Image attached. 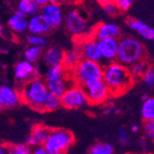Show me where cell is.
Masks as SVG:
<instances>
[{
    "label": "cell",
    "instance_id": "cell-1",
    "mask_svg": "<svg viewBox=\"0 0 154 154\" xmlns=\"http://www.w3.org/2000/svg\"><path fill=\"white\" fill-rule=\"evenodd\" d=\"M103 80L107 85L111 96L123 95L135 83V79L131 76L128 67L117 61H112L103 66Z\"/></svg>",
    "mask_w": 154,
    "mask_h": 154
},
{
    "label": "cell",
    "instance_id": "cell-2",
    "mask_svg": "<svg viewBox=\"0 0 154 154\" xmlns=\"http://www.w3.org/2000/svg\"><path fill=\"white\" fill-rule=\"evenodd\" d=\"M17 90L20 92L21 103L36 111L44 112V103L49 92L44 79H32L18 87Z\"/></svg>",
    "mask_w": 154,
    "mask_h": 154
},
{
    "label": "cell",
    "instance_id": "cell-3",
    "mask_svg": "<svg viewBox=\"0 0 154 154\" xmlns=\"http://www.w3.org/2000/svg\"><path fill=\"white\" fill-rule=\"evenodd\" d=\"M48 91L60 97L69 87L75 84L71 71L63 65L48 66L45 79Z\"/></svg>",
    "mask_w": 154,
    "mask_h": 154
},
{
    "label": "cell",
    "instance_id": "cell-4",
    "mask_svg": "<svg viewBox=\"0 0 154 154\" xmlns=\"http://www.w3.org/2000/svg\"><path fill=\"white\" fill-rule=\"evenodd\" d=\"M146 50L138 40L133 37H123L118 41L116 61L129 66L133 63L145 59Z\"/></svg>",
    "mask_w": 154,
    "mask_h": 154
},
{
    "label": "cell",
    "instance_id": "cell-5",
    "mask_svg": "<svg viewBox=\"0 0 154 154\" xmlns=\"http://www.w3.org/2000/svg\"><path fill=\"white\" fill-rule=\"evenodd\" d=\"M103 66L99 62L81 58L71 70V76L75 84L84 87L95 80L103 79Z\"/></svg>",
    "mask_w": 154,
    "mask_h": 154
},
{
    "label": "cell",
    "instance_id": "cell-6",
    "mask_svg": "<svg viewBox=\"0 0 154 154\" xmlns=\"http://www.w3.org/2000/svg\"><path fill=\"white\" fill-rule=\"evenodd\" d=\"M75 142L72 132L64 128L51 129L44 146L48 154H63L68 151Z\"/></svg>",
    "mask_w": 154,
    "mask_h": 154
},
{
    "label": "cell",
    "instance_id": "cell-7",
    "mask_svg": "<svg viewBox=\"0 0 154 154\" xmlns=\"http://www.w3.org/2000/svg\"><path fill=\"white\" fill-rule=\"evenodd\" d=\"M63 23L67 32L74 37H83L89 35L88 23L77 9L68 10L64 15Z\"/></svg>",
    "mask_w": 154,
    "mask_h": 154
},
{
    "label": "cell",
    "instance_id": "cell-8",
    "mask_svg": "<svg viewBox=\"0 0 154 154\" xmlns=\"http://www.w3.org/2000/svg\"><path fill=\"white\" fill-rule=\"evenodd\" d=\"M61 106L66 109H79L88 104V99L84 88L73 84L60 96Z\"/></svg>",
    "mask_w": 154,
    "mask_h": 154
},
{
    "label": "cell",
    "instance_id": "cell-9",
    "mask_svg": "<svg viewBox=\"0 0 154 154\" xmlns=\"http://www.w3.org/2000/svg\"><path fill=\"white\" fill-rule=\"evenodd\" d=\"M83 88L86 92L88 103L91 105L102 104L111 97V92L103 79L91 82Z\"/></svg>",
    "mask_w": 154,
    "mask_h": 154
},
{
    "label": "cell",
    "instance_id": "cell-10",
    "mask_svg": "<svg viewBox=\"0 0 154 154\" xmlns=\"http://www.w3.org/2000/svg\"><path fill=\"white\" fill-rule=\"evenodd\" d=\"M13 73L14 78L18 82V87L23 85L24 83L32 79L40 78L39 69L35 66V65L25 59L16 63V65L14 66Z\"/></svg>",
    "mask_w": 154,
    "mask_h": 154
},
{
    "label": "cell",
    "instance_id": "cell-11",
    "mask_svg": "<svg viewBox=\"0 0 154 154\" xmlns=\"http://www.w3.org/2000/svg\"><path fill=\"white\" fill-rule=\"evenodd\" d=\"M40 13L48 21L52 28H58L63 24L64 13L61 5L50 1L49 3L42 6Z\"/></svg>",
    "mask_w": 154,
    "mask_h": 154
},
{
    "label": "cell",
    "instance_id": "cell-12",
    "mask_svg": "<svg viewBox=\"0 0 154 154\" xmlns=\"http://www.w3.org/2000/svg\"><path fill=\"white\" fill-rule=\"evenodd\" d=\"M21 103L20 95L17 88L0 85V110L16 108Z\"/></svg>",
    "mask_w": 154,
    "mask_h": 154
},
{
    "label": "cell",
    "instance_id": "cell-13",
    "mask_svg": "<svg viewBox=\"0 0 154 154\" xmlns=\"http://www.w3.org/2000/svg\"><path fill=\"white\" fill-rule=\"evenodd\" d=\"M79 45L82 58L101 63L103 59L98 48V41L95 38L91 35H87L79 44Z\"/></svg>",
    "mask_w": 154,
    "mask_h": 154
},
{
    "label": "cell",
    "instance_id": "cell-14",
    "mask_svg": "<svg viewBox=\"0 0 154 154\" xmlns=\"http://www.w3.org/2000/svg\"><path fill=\"white\" fill-rule=\"evenodd\" d=\"M121 34L120 27L113 22H102L97 24L91 32V35L97 41L106 38L118 39Z\"/></svg>",
    "mask_w": 154,
    "mask_h": 154
},
{
    "label": "cell",
    "instance_id": "cell-15",
    "mask_svg": "<svg viewBox=\"0 0 154 154\" xmlns=\"http://www.w3.org/2000/svg\"><path fill=\"white\" fill-rule=\"evenodd\" d=\"M98 48L102 57L108 62L116 60V54L118 50V39L106 38L98 41Z\"/></svg>",
    "mask_w": 154,
    "mask_h": 154
},
{
    "label": "cell",
    "instance_id": "cell-16",
    "mask_svg": "<svg viewBox=\"0 0 154 154\" xmlns=\"http://www.w3.org/2000/svg\"><path fill=\"white\" fill-rule=\"evenodd\" d=\"M52 29L53 28L51 27V25L40 12L35 14V15L31 16V18L28 20L27 31L30 33L45 35L49 33Z\"/></svg>",
    "mask_w": 154,
    "mask_h": 154
},
{
    "label": "cell",
    "instance_id": "cell-17",
    "mask_svg": "<svg viewBox=\"0 0 154 154\" xmlns=\"http://www.w3.org/2000/svg\"><path fill=\"white\" fill-rule=\"evenodd\" d=\"M51 128L43 125H36L32 128L31 135L26 138V143L32 148L36 145L44 144L47 139Z\"/></svg>",
    "mask_w": 154,
    "mask_h": 154
},
{
    "label": "cell",
    "instance_id": "cell-18",
    "mask_svg": "<svg viewBox=\"0 0 154 154\" xmlns=\"http://www.w3.org/2000/svg\"><path fill=\"white\" fill-rule=\"evenodd\" d=\"M128 25L144 39L149 41L154 40V29L143 20L137 19H128Z\"/></svg>",
    "mask_w": 154,
    "mask_h": 154
},
{
    "label": "cell",
    "instance_id": "cell-19",
    "mask_svg": "<svg viewBox=\"0 0 154 154\" xmlns=\"http://www.w3.org/2000/svg\"><path fill=\"white\" fill-rule=\"evenodd\" d=\"M28 17L24 13L16 10L13 15L10 16V18L8 20V25L16 33H22L27 31L28 28Z\"/></svg>",
    "mask_w": 154,
    "mask_h": 154
},
{
    "label": "cell",
    "instance_id": "cell-20",
    "mask_svg": "<svg viewBox=\"0 0 154 154\" xmlns=\"http://www.w3.org/2000/svg\"><path fill=\"white\" fill-rule=\"evenodd\" d=\"M64 54L65 52L58 48V47H49L45 51L43 52L42 57H43L44 62L48 66H57V65H63L64 60Z\"/></svg>",
    "mask_w": 154,
    "mask_h": 154
},
{
    "label": "cell",
    "instance_id": "cell-21",
    "mask_svg": "<svg viewBox=\"0 0 154 154\" xmlns=\"http://www.w3.org/2000/svg\"><path fill=\"white\" fill-rule=\"evenodd\" d=\"M81 53L79 49V45H75L71 50H69L64 54V60H63V66L71 71L72 69L77 66V64L81 59Z\"/></svg>",
    "mask_w": 154,
    "mask_h": 154
},
{
    "label": "cell",
    "instance_id": "cell-22",
    "mask_svg": "<svg viewBox=\"0 0 154 154\" xmlns=\"http://www.w3.org/2000/svg\"><path fill=\"white\" fill-rule=\"evenodd\" d=\"M41 6L36 2V0H19L17 4V10L24 13L27 17L39 13Z\"/></svg>",
    "mask_w": 154,
    "mask_h": 154
},
{
    "label": "cell",
    "instance_id": "cell-23",
    "mask_svg": "<svg viewBox=\"0 0 154 154\" xmlns=\"http://www.w3.org/2000/svg\"><path fill=\"white\" fill-rule=\"evenodd\" d=\"M44 48L40 46H34V45H29L23 53V57L25 60L29 61L31 63H37L43 54Z\"/></svg>",
    "mask_w": 154,
    "mask_h": 154
},
{
    "label": "cell",
    "instance_id": "cell-24",
    "mask_svg": "<svg viewBox=\"0 0 154 154\" xmlns=\"http://www.w3.org/2000/svg\"><path fill=\"white\" fill-rule=\"evenodd\" d=\"M128 67V70L131 76L134 79H140L142 75L145 73V71L147 70V68L149 67V63L147 59L145 58V59H141V60H138L133 63Z\"/></svg>",
    "mask_w": 154,
    "mask_h": 154
},
{
    "label": "cell",
    "instance_id": "cell-25",
    "mask_svg": "<svg viewBox=\"0 0 154 154\" xmlns=\"http://www.w3.org/2000/svg\"><path fill=\"white\" fill-rule=\"evenodd\" d=\"M141 116L144 121L154 119V97H148L141 106Z\"/></svg>",
    "mask_w": 154,
    "mask_h": 154
},
{
    "label": "cell",
    "instance_id": "cell-26",
    "mask_svg": "<svg viewBox=\"0 0 154 154\" xmlns=\"http://www.w3.org/2000/svg\"><path fill=\"white\" fill-rule=\"evenodd\" d=\"M61 106L60 97L48 92L44 103V112H53Z\"/></svg>",
    "mask_w": 154,
    "mask_h": 154
},
{
    "label": "cell",
    "instance_id": "cell-27",
    "mask_svg": "<svg viewBox=\"0 0 154 154\" xmlns=\"http://www.w3.org/2000/svg\"><path fill=\"white\" fill-rule=\"evenodd\" d=\"M26 43L29 45L40 46L44 48L49 45V41L46 37H45V35L30 33L26 36Z\"/></svg>",
    "mask_w": 154,
    "mask_h": 154
},
{
    "label": "cell",
    "instance_id": "cell-28",
    "mask_svg": "<svg viewBox=\"0 0 154 154\" xmlns=\"http://www.w3.org/2000/svg\"><path fill=\"white\" fill-rule=\"evenodd\" d=\"M115 149L109 143L106 142H97L90 149L91 154H112L114 153Z\"/></svg>",
    "mask_w": 154,
    "mask_h": 154
},
{
    "label": "cell",
    "instance_id": "cell-29",
    "mask_svg": "<svg viewBox=\"0 0 154 154\" xmlns=\"http://www.w3.org/2000/svg\"><path fill=\"white\" fill-rule=\"evenodd\" d=\"M8 153L10 154H31L32 153V147L25 143H19V144H12L7 147Z\"/></svg>",
    "mask_w": 154,
    "mask_h": 154
},
{
    "label": "cell",
    "instance_id": "cell-30",
    "mask_svg": "<svg viewBox=\"0 0 154 154\" xmlns=\"http://www.w3.org/2000/svg\"><path fill=\"white\" fill-rule=\"evenodd\" d=\"M143 132L147 138L154 141V119L144 121Z\"/></svg>",
    "mask_w": 154,
    "mask_h": 154
},
{
    "label": "cell",
    "instance_id": "cell-31",
    "mask_svg": "<svg viewBox=\"0 0 154 154\" xmlns=\"http://www.w3.org/2000/svg\"><path fill=\"white\" fill-rule=\"evenodd\" d=\"M141 78L146 86L154 87V67L149 66Z\"/></svg>",
    "mask_w": 154,
    "mask_h": 154
},
{
    "label": "cell",
    "instance_id": "cell-32",
    "mask_svg": "<svg viewBox=\"0 0 154 154\" xmlns=\"http://www.w3.org/2000/svg\"><path fill=\"white\" fill-rule=\"evenodd\" d=\"M103 8L107 15L112 16V17H116L121 13V11L119 10L118 7L116 5L115 2H111V3H107V4L103 5Z\"/></svg>",
    "mask_w": 154,
    "mask_h": 154
},
{
    "label": "cell",
    "instance_id": "cell-33",
    "mask_svg": "<svg viewBox=\"0 0 154 154\" xmlns=\"http://www.w3.org/2000/svg\"><path fill=\"white\" fill-rule=\"evenodd\" d=\"M117 137H118V141L122 145H128L129 143V139H130L129 133H128V131L127 129H125V128H123V127L118 128Z\"/></svg>",
    "mask_w": 154,
    "mask_h": 154
},
{
    "label": "cell",
    "instance_id": "cell-34",
    "mask_svg": "<svg viewBox=\"0 0 154 154\" xmlns=\"http://www.w3.org/2000/svg\"><path fill=\"white\" fill-rule=\"evenodd\" d=\"M121 12H127L132 6L134 0H114Z\"/></svg>",
    "mask_w": 154,
    "mask_h": 154
},
{
    "label": "cell",
    "instance_id": "cell-35",
    "mask_svg": "<svg viewBox=\"0 0 154 154\" xmlns=\"http://www.w3.org/2000/svg\"><path fill=\"white\" fill-rule=\"evenodd\" d=\"M32 153H34V154H48L44 144L36 145V146L32 147Z\"/></svg>",
    "mask_w": 154,
    "mask_h": 154
},
{
    "label": "cell",
    "instance_id": "cell-36",
    "mask_svg": "<svg viewBox=\"0 0 154 154\" xmlns=\"http://www.w3.org/2000/svg\"><path fill=\"white\" fill-rule=\"evenodd\" d=\"M52 2H54L59 5H65V4H68V3H73L76 0H51Z\"/></svg>",
    "mask_w": 154,
    "mask_h": 154
},
{
    "label": "cell",
    "instance_id": "cell-37",
    "mask_svg": "<svg viewBox=\"0 0 154 154\" xmlns=\"http://www.w3.org/2000/svg\"><path fill=\"white\" fill-rule=\"evenodd\" d=\"M114 108H115L114 104H112V106L110 105V106L105 107V108L103 109V115H105V116L110 115V114L112 113V111H113V109H114Z\"/></svg>",
    "mask_w": 154,
    "mask_h": 154
},
{
    "label": "cell",
    "instance_id": "cell-38",
    "mask_svg": "<svg viewBox=\"0 0 154 154\" xmlns=\"http://www.w3.org/2000/svg\"><path fill=\"white\" fill-rule=\"evenodd\" d=\"M96 1L99 3L100 5H104V4H107V3H111V2H114V0H96Z\"/></svg>",
    "mask_w": 154,
    "mask_h": 154
},
{
    "label": "cell",
    "instance_id": "cell-39",
    "mask_svg": "<svg viewBox=\"0 0 154 154\" xmlns=\"http://www.w3.org/2000/svg\"><path fill=\"white\" fill-rule=\"evenodd\" d=\"M51 1V0H36V2L42 7V6H44V5H45V4H47V3H49Z\"/></svg>",
    "mask_w": 154,
    "mask_h": 154
},
{
    "label": "cell",
    "instance_id": "cell-40",
    "mask_svg": "<svg viewBox=\"0 0 154 154\" xmlns=\"http://www.w3.org/2000/svg\"><path fill=\"white\" fill-rule=\"evenodd\" d=\"M131 130L134 133H137L139 131V127H138L137 125H133L132 127H131Z\"/></svg>",
    "mask_w": 154,
    "mask_h": 154
},
{
    "label": "cell",
    "instance_id": "cell-41",
    "mask_svg": "<svg viewBox=\"0 0 154 154\" xmlns=\"http://www.w3.org/2000/svg\"><path fill=\"white\" fill-rule=\"evenodd\" d=\"M5 153H8L7 147H5L3 145H0V154H5Z\"/></svg>",
    "mask_w": 154,
    "mask_h": 154
},
{
    "label": "cell",
    "instance_id": "cell-42",
    "mask_svg": "<svg viewBox=\"0 0 154 154\" xmlns=\"http://www.w3.org/2000/svg\"><path fill=\"white\" fill-rule=\"evenodd\" d=\"M3 30H4V28H3V25L0 23V37L3 36Z\"/></svg>",
    "mask_w": 154,
    "mask_h": 154
},
{
    "label": "cell",
    "instance_id": "cell-43",
    "mask_svg": "<svg viewBox=\"0 0 154 154\" xmlns=\"http://www.w3.org/2000/svg\"><path fill=\"white\" fill-rule=\"evenodd\" d=\"M148 97H149V96H148L147 94H143V95H141V100H142V101H145Z\"/></svg>",
    "mask_w": 154,
    "mask_h": 154
},
{
    "label": "cell",
    "instance_id": "cell-44",
    "mask_svg": "<svg viewBox=\"0 0 154 154\" xmlns=\"http://www.w3.org/2000/svg\"><path fill=\"white\" fill-rule=\"evenodd\" d=\"M0 53L3 54H8V50H0Z\"/></svg>",
    "mask_w": 154,
    "mask_h": 154
},
{
    "label": "cell",
    "instance_id": "cell-45",
    "mask_svg": "<svg viewBox=\"0 0 154 154\" xmlns=\"http://www.w3.org/2000/svg\"><path fill=\"white\" fill-rule=\"evenodd\" d=\"M120 112H121L120 109H116V110H115V114H116V115H119V114H120Z\"/></svg>",
    "mask_w": 154,
    "mask_h": 154
}]
</instances>
